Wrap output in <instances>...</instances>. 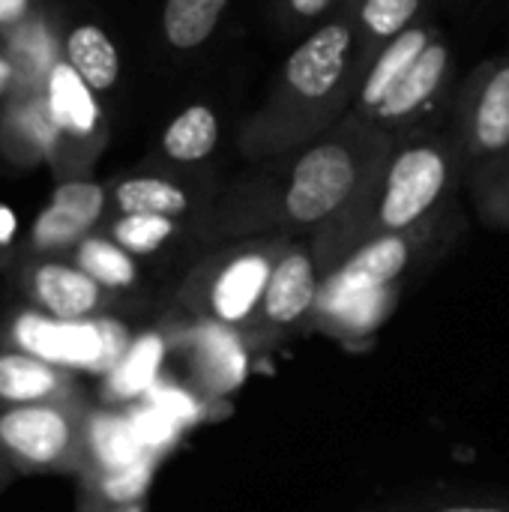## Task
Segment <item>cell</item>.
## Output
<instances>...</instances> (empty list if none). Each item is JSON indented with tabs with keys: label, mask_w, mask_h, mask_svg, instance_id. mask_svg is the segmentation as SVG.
<instances>
[{
	"label": "cell",
	"mask_w": 509,
	"mask_h": 512,
	"mask_svg": "<svg viewBox=\"0 0 509 512\" xmlns=\"http://www.w3.org/2000/svg\"><path fill=\"white\" fill-rule=\"evenodd\" d=\"M165 351H168V342L162 333L150 330V333L135 336L129 342L126 354L117 360V366L108 375H102V396L108 402L144 399L159 384Z\"/></svg>",
	"instance_id": "15"
},
{
	"label": "cell",
	"mask_w": 509,
	"mask_h": 512,
	"mask_svg": "<svg viewBox=\"0 0 509 512\" xmlns=\"http://www.w3.org/2000/svg\"><path fill=\"white\" fill-rule=\"evenodd\" d=\"M84 456H87L84 471H114L153 453L144 450L129 414L90 411L87 429H84Z\"/></svg>",
	"instance_id": "16"
},
{
	"label": "cell",
	"mask_w": 509,
	"mask_h": 512,
	"mask_svg": "<svg viewBox=\"0 0 509 512\" xmlns=\"http://www.w3.org/2000/svg\"><path fill=\"white\" fill-rule=\"evenodd\" d=\"M453 144L474 165L509 156V54L480 63L462 84Z\"/></svg>",
	"instance_id": "6"
},
{
	"label": "cell",
	"mask_w": 509,
	"mask_h": 512,
	"mask_svg": "<svg viewBox=\"0 0 509 512\" xmlns=\"http://www.w3.org/2000/svg\"><path fill=\"white\" fill-rule=\"evenodd\" d=\"M87 402H39L0 411V456L15 474H81Z\"/></svg>",
	"instance_id": "5"
},
{
	"label": "cell",
	"mask_w": 509,
	"mask_h": 512,
	"mask_svg": "<svg viewBox=\"0 0 509 512\" xmlns=\"http://www.w3.org/2000/svg\"><path fill=\"white\" fill-rule=\"evenodd\" d=\"M342 12V0H276V15L285 30H315Z\"/></svg>",
	"instance_id": "27"
},
{
	"label": "cell",
	"mask_w": 509,
	"mask_h": 512,
	"mask_svg": "<svg viewBox=\"0 0 509 512\" xmlns=\"http://www.w3.org/2000/svg\"><path fill=\"white\" fill-rule=\"evenodd\" d=\"M363 72L360 27L342 9L291 48L261 105L237 129L240 153L267 162L318 141L351 114Z\"/></svg>",
	"instance_id": "2"
},
{
	"label": "cell",
	"mask_w": 509,
	"mask_h": 512,
	"mask_svg": "<svg viewBox=\"0 0 509 512\" xmlns=\"http://www.w3.org/2000/svg\"><path fill=\"white\" fill-rule=\"evenodd\" d=\"M69 66L90 90H111L120 75V57L108 33L96 24H81L66 39Z\"/></svg>",
	"instance_id": "20"
},
{
	"label": "cell",
	"mask_w": 509,
	"mask_h": 512,
	"mask_svg": "<svg viewBox=\"0 0 509 512\" xmlns=\"http://www.w3.org/2000/svg\"><path fill=\"white\" fill-rule=\"evenodd\" d=\"M33 309L60 321H87L102 312L105 288L96 285L78 264L39 261L24 282Z\"/></svg>",
	"instance_id": "10"
},
{
	"label": "cell",
	"mask_w": 509,
	"mask_h": 512,
	"mask_svg": "<svg viewBox=\"0 0 509 512\" xmlns=\"http://www.w3.org/2000/svg\"><path fill=\"white\" fill-rule=\"evenodd\" d=\"M78 512H144V504H126V507H114V504H102L93 495L81 492V510Z\"/></svg>",
	"instance_id": "29"
},
{
	"label": "cell",
	"mask_w": 509,
	"mask_h": 512,
	"mask_svg": "<svg viewBox=\"0 0 509 512\" xmlns=\"http://www.w3.org/2000/svg\"><path fill=\"white\" fill-rule=\"evenodd\" d=\"M0 333L6 348H18L66 372L87 375H108L132 342L129 330L111 315L60 321L33 306L12 309L0 321Z\"/></svg>",
	"instance_id": "4"
},
{
	"label": "cell",
	"mask_w": 509,
	"mask_h": 512,
	"mask_svg": "<svg viewBox=\"0 0 509 512\" xmlns=\"http://www.w3.org/2000/svg\"><path fill=\"white\" fill-rule=\"evenodd\" d=\"M105 210V189L99 183L72 180L54 189L48 207L33 222L30 243L36 252H60L78 246Z\"/></svg>",
	"instance_id": "9"
},
{
	"label": "cell",
	"mask_w": 509,
	"mask_h": 512,
	"mask_svg": "<svg viewBox=\"0 0 509 512\" xmlns=\"http://www.w3.org/2000/svg\"><path fill=\"white\" fill-rule=\"evenodd\" d=\"M219 114L210 105H189L183 108L168 129L162 132V153L171 162L180 165H195L213 156V150L219 147Z\"/></svg>",
	"instance_id": "17"
},
{
	"label": "cell",
	"mask_w": 509,
	"mask_h": 512,
	"mask_svg": "<svg viewBox=\"0 0 509 512\" xmlns=\"http://www.w3.org/2000/svg\"><path fill=\"white\" fill-rule=\"evenodd\" d=\"M456 153V144L444 135H396L345 213L321 228V243L327 249H339L345 240L363 246L372 237L423 225L450 189Z\"/></svg>",
	"instance_id": "3"
},
{
	"label": "cell",
	"mask_w": 509,
	"mask_h": 512,
	"mask_svg": "<svg viewBox=\"0 0 509 512\" xmlns=\"http://www.w3.org/2000/svg\"><path fill=\"white\" fill-rule=\"evenodd\" d=\"M195 351H198V372L201 381L213 393H225L243 381L246 357L240 351V342L225 327H201L195 333Z\"/></svg>",
	"instance_id": "22"
},
{
	"label": "cell",
	"mask_w": 509,
	"mask_h": 512,
	"mask_svg": "<svg viewBox=\"0 0 509 512\" xmlns=\"http://www.w3.org/2000/svg\"><path fill=\"white\" fill-rule=\"evenodd\" d=\"M114 204L123 216H168L177 219L192 210V195L165 177H129L114 189Z\"/></svg>",
	"instance_id": "21"
},
{
	"label": "cell",
	"mask_w": 509,
	"mask_h": 512,
	"mask_svg": "<svg viewBox=\"0 0 509 512\" xmlns=\"http://www.w3.org/2000/svg\"><path fill=\"white\" fill-rule=\"evenodd\" d=\"M423 9H426V0H363L351 15L360 27L366 66L387 42H393L399 33L420 24Z\"/></svg>",
	"instance_id": "19"
},
{
	"label": "cell",
	"mask_w": 509,
	"mask_h": 512,
	"mask_svg": "<svg viewBox=\"0 0 509 512\" xmlns=\"http://www.w3.org/2000/svg\"><path fill=\"white\" fill-rule=\"evenodd\" d=\"M75 264L105 291H126L138 282L135 258L105 237H84L75 246Z\"/></svg>",
	"instance_id": "24"
},
{
	"label": "cell",
	"mask_w": 509,
	"mask_h": 512,
	"mask_svg": "<svg viewBox=\"0 0 509 512\" xmlns=\"http://www.w3.org/2000/svg\"><path fill=\"white\" fill-rule=\"evenodd\" d=\"M489 171L486 180V210L498 216L501 222H509V156L501 162L483 165Z\"/></svg>",
	"instance_id": "28"
},
{
	"label": "cell",
	"mask_w": 509,
	"mask_h": 512,
	"mask_svg": "<svg viewBox=\"0 0 509 512\" xmlns=\"http://www.w3.org/2000/svg\"><path fill=\"white\" fill-rule=\"evenodd\" d=\"M276 258L279 255L270 249H243L216 267L210 282V309L222 324H240L264 303Z\"/></svg>",
	"instance_id": "11"
},
{
	"label": "cell",
	"mask_w": 509,
	"mask_h": 512,
	"mask_svg": "<svg viewBox=\"0 0 509 512\" xmlns=\"http://www.w3.org/2000/svg\"><path fill=\"white\" fill-rule=\"evenodd\" d=\"M153 468H156V456H144L126 468H114V471H84L81 483H84V495H93L102 504H114V507H126V504H141L150 480H153Z\"/></svg>",
	"instance_id": "25"
},
{
	"label": "cell",
	"mask_w": 509,
	"mask_h": 512,
	"mask_svg": "<svg viewBox=\"0 0 509 512\" xmlns=\"http://www.w3.org/2000/svg\"><path fill=\"white\" fill-rule=\"evenodd\" d=\"M6 81H9V63H6V60H0V90L6 87Z\"/></svg>",
	"instance_id": "34"
},
{
	"label": "cell",
	"mask_w": 509,
	"mask_h": 512,
	"mask_svg": "<svg viewBox=\"0 0 509 512\" xmlns=\"http://www.w3.org/2000/svg\"><path fill=\"white\" fill-rule=\"evenodd\" d=\"M438 33L435 24H414L411 30L399 33L393 42H387L366 66L363 78H360V90H357V99H354V108L351 114L360 117V120H369L372 111L384 102V96L405 78V72L414 66V60L423 54V48L432 42V36Z\"/></svg>",
	"instance_id": "13"
},
{
	"label": "cell",
	"mask_w": 509,
	"mask_h": 512,
	"mask_svg": "<svg viewBox=\"0 0 509 512\" xmlns=\"http://www.w3.org/2000/svg\"><path fill=\"white\" fill-rule=\"evenodd\" d=\"M423 225L402 231V234H381V237H372L363 246H357L333 270V276L321 285L318 306L333 312L351 300L381 294L384 288H390L411 264V255L417 249V237H420Z\"/></svg>",
	"instance_id": "7"
},
{
	"label": "cell",
	"mask_w": 509,
	"mask_h": 512,
	"mask_svg": "<svg viewBox=\"0 0 509 512\" xmlns=\"http://www.w3.org/2000/svg\"><path fill=\"white\" fill-rule=\"evenodd\" d=\"M24 6H27V0H0V24L15 21L24 12Z\"/></svg>",
	"instance_id": "30"
},
{
	"label": "cell",
	"mask_w": 509,
	"mask_h": 512,
	"mask_svg": "<svg viewBox=\"0 0 509 512\" xmlns=\"http://www.w3.org/2000/svg\"><path fill=\"white\" fill-rule=\"evenodd\" d=\"M450 75H453V45L438 30L432 42L423 48V54L414 60V66L405 72V78L384 96V102L372 111L366 123L390 135H405L417 129L447 93Z\"/></svg>",
	"instance_id": "8"
},
{
	"label": "cell",
	"mask_w": 509,
	"mask_h": 512,
	"mask_svg": "<svg viewBox=\"0 0 509 512\" xmlns=\"http://www.w3.org/2000/svg\"><path fill=\"white\" fill-rule=\"evenodd\" d=\"M12 474H15V471H12V468L6 465V459L0 456V492H3V486H6V480H9Z\"/></svg>",
	"instance_id": "33"
},
{
	"label": "cell",
	"mask_w": 509,
	"mask_h": 512,
	"mask_svg": "<svg viewBox=\"0 0 509 512\" xmlns=\"http://www.w3.org/2000/svg\"><path fill=\"white\" fill-rule=\"evenodd\" d=\"M318 294H321V285L315 276V258L306 249L291 246V249L279 252V258L273 264L261 309H264L267 321L288 327V324H297L309 309L318 306Z\"/></svg>",
	"instance_id": "14"
},
{
	"label": "cell",
	"mask_w": 509,
	"mask_h": 512,
	"mask_svg": "<svg viewBox=\"0 0 509 512\" xmlns=\"http://www.w3.org/2000/svg\"><path fill=\"white\" fill-rule=\"evenodd\" d=\"M231 0H165L162 33L177 51L201 48L222 24Z\"/></svg>",
	"instance_id": "18"
},
{
	"label": "cell",
	"mask_w": 509,
	"mask_h": 512,
	"mask_svg": "<svg viewBox=\"0 0 509 512\" xmlns=\"http://www.w3.org/2000/svg\"><path fill=\"white\" fill-rule=\"evenodd\" d=\"M393 141L396 135L348 114L318 141L267 159L258 174L240 180L225 204V225L321 231L345 213Z\"/></svg>",
	"instance_id": "1"
},
{
	"label": "cell",
	"mask_w": 509,
	"mask_h": 512,
	"mask_svg": "<svg viewBox=\"0 0 509 512\" xmlns=\"http://www.w3.org/2000/svg\"><path fill=\"white\" fill-rule=\"evenodd\" d=\"M441 512H509L501 510V507H447V510Z\"/></svg>",
	"instance_id": "32"
},
{
	"label": "cell",
	"mask_w": 509,
	"mask_h": 512,
	"mask_svg": "<svg viewBox=\"0 0 509 512\" xmlns=\"http://www.w3.org/2000/svg\"><path fill=\"white\" fill-rule=\"evenodd\" d=\"M360 3H363V0H342V9H345V12H354Z\"/></svg>",
	"instance_id": "35"
},
{
	"label": "cell",
	"mask_w": 509,
	"mask_h": 512,
	"mask_svg": "<svg viewBox=\"0 0 509 512\" xmlns=\"http://www.w3.org/2000/svg\"><path fill=\"white\" fill-rule=\"evenodd\" d=\"M66 399H81L72 372L18 348H0V411Z\"/></svg>",
	"instance_id": "12"
},
{
	"label": "cell",
	"mask_w": 509,
	"mask_h": 512,
	"mask_svg": "<svg viewBox=\"0 0 509 512\" xmlns=\"http://www.w3.org/2000/svg\"><path fill=\"white\" fill-rule=\"evenodd\" d=\"M177 234V222L168 216H120L111 225V240L117 246H123L129 255H153L156 249H162L171 237Z\"/></svg>",
	"instance_id": "26"
},
{
	"label": "cell",
	"mask_w": 509,
	"mask_h": 512,
	"mask_svg": "<svg viewBox=\"0 0 509 512\" xmlns=\"http://www.w3.org/2000/svg\"><path fill=\"white\" fill-rule=\"evenodd\" d=\"M48 105L54 123L75 135H90L96 126V102L87 93L84 78L72 66H57L48 81Z\"/></svg>",
	"instance_id": "23"
},
{
	"label": "cell",
	"mask_w": 509,
	"mask_h": 512,
	"mask_svg": "<svg viewBox=\"0 0 509 512\" xmlns=\"http://www.w3.org/2000/svg\"><path fill=\"white\" fill-rule=\"evenodd\" d=\"M15 234V216L9 207H0V246L9 243V237Z\"/></svg>",
	"instance_id": "31"
}]
</instances>
